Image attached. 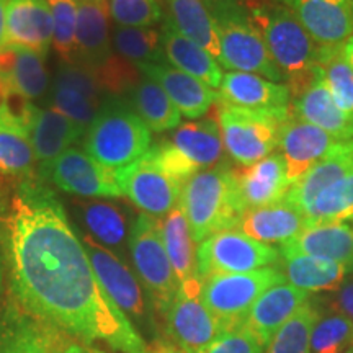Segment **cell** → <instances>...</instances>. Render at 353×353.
Segmentation results:
<instances>
[{
  "instance_id": "obj_1",
  "label": "cell",
  "mask_w": 353,
  "mask_h": 353,
  "mask_svg": "<svg viewBox=\"0 0 353 353\" xmlns=\"http://www.w3.org/2000/svg\"><path fill=\"white\" fill-rule=\"evenodd\" d=\"M7 294L81 341L121 353L148 347L100 281L59 196L39 175L0 187Z\"/></svg>"
},
{
  "instance_id": "obj_2",
  "label": "cell",
  "mask_w": 353,
  "mask_h": 353,
  "mask_svg": "<svg viewBox=\"0 0 353 353\" xmlns=\"http://www.w3.org/2000/svg\"><path fill=\"white\" fill-rule=\"evenodd\" d=\"M249 15L276 68L283 74L291 99L304 90L319 72L321 48L309 37L294 13L276 2H254Z\"/></svg>"
},
{
  "instance_id": "obj_3",
  "label": "cell",
  "mask_w": 353,
  "mask_h": 353,
  "mask_svg": "<svg viewBox=\"0 0 353 353\" xmlns=\"http://www.w3.org/2000/svg\"><path fill=\"white\" fill-rule=\"evenodd\" d=\"M151 132L125 97L107 94L83 136V151L108 169L123 170L151 149Z\"/></svg>"
},
{
  "instance_id": "obj_4",
  "label": "cell",
  "mask_w": 353,
  "mask_h": 353,
  "mask_svg": "<svg viewBox=\"0 0 353 353\" xmlns=\"http://www.w3.org/2000/svg\"><path fill=\"white\" fill-rule=\"evenodd\" d=\"M179 205L196 244L216 232L237 229L242 210L236 192V169L216 165L198 172L183 183Z\"/></svg>"
},
{
  "instance_id": "obj_5",
  "label": "cell",
  "mask_w": 353,
  "mask_h": 353,
  "mask_svg": "<svg viewBox=\"0 0 353 353\" xmlns=\"http://www.w3.org/2000/svg\"><path fill=\"white\" fill-rule=\"evenodd\" d=\"M206 3L218 33L221 65L228 69V72L257 74L267 81L283 82V74L272 59L249 10L236 0H214Z\"/></svg>"
},
{
  "instance_id": "obj_6",
  "label": "cell",
  "mask_w": 353,
  "mask_h": 353,
  "mask_svg": "<svg viewBox=\"0 0 353 353\" xmlns=\"http://www.w3.org/2000/svg\"><path fill=\"white\" fill-rule=\"evenodd\" d=\"M290 110H249L218 101V121L224 151L234 162L249 167L278 148L280 131Z\"/></svg>"
},
{
  "instance_id": "obj_7",
  "label": "cell",
  "mask_w": 353,
  "mask_h": 353,
  "mask_svg": "<svg viewBox=\"0 0 353 353\" xmlns=\"http://www.w3.org/2000/svg\"><path fill=\"white\" fill-rule=\"evenodd\" d=\"M145 154L165 174L185 183L198 172L219 165L224 145L218 121L205 118L183 123Z\"/></svg>"
},
{
  "instance_id": "obj_8",
  "label": "cell",
  "mask_w": 353,
  "mask_h": 353,
  "mask_svg": "<svg viewBox=\"0 0 353 353\" xmlns=\"http://www.w3.org/2000/svg\"><path fill=\"white\" fill-rule=\"evenodd\" d=\"M0 353H105L100 347L38 319L12 296L0 304Z\"/></svg>"
},
{
  "instance_id": "obj_9",
  "label": "cell",
  "mask_w": 353,
  "mask_h": 353,
  "mask_svg": "<svg viewBox=\"0 0 353 353\" xmlns=\"http://www.w3.org/2000/svg\"><path fill=\"white\" fill-rule=\"evenodd\" d=\"M203 304L226 330L244 324L254 303L272 286L285 283L276 267H265L249 273L213 275L201 280Z\"/></svg>"
},
{
  "instance_id": "obj_10",
  "label": "cell",
  "mask_w": 353,
  "mask_h": 353,
  "mask_svg": "<svg viewBox=\"0 0 353 353\" xmlns=\"http://www.w3.org/2000/svg\"><path fill=\"white\" fill-rule=\"evenodd\" d=\"M128 247L136 275L149 291L152 303L164 314L179 291V280L165 252L161 219L144 213L136 216Z\"/></svg>"
},
{
  "instance_id": "obj_11",
  "label": "cell",
  "mask_w": 353,
  "mask_h": 353,
  "mask_svg": "<svg viewBox=\"0 0 353 353\" xmlns=\"http://www.w3.org/2000/svg\"><path fill=\"white\" fill-rule=\"evenodd\" d=\"M198 275L201 280L213 275L249 273L272 267L280 259V250L263 244L237 229L216 232L198 245Z\"/></svg>"
},
{
  "instance_id": "obj_12",
  "label": "cell",
  "mask_w": 353,
  "mask_h": 353,
  "mask_svg": "<svg viewBox=\"0 0 353 353\" xmlns=\"http://www.w3.org/2000/svg\"><path fill=\"white\" fill-rule=\"evenodd\" d=\"M44 182H51L61 192L81 198H107L117 200L123 196L118 170L99 164L81 148H69L51 164L38 169Z\"/></svg>"
},
{
  "instance_id": "obj_13",
  "label": "cell",
  "mask_w": 353,
  "mask_h": 353,
  "mask_svg": "<svg viewBox=\"0 0 353 353\" xmlns=\"http://www.w3.org/2000/svg\"><path fill=\"white\" fill-rule=\"evenodd\" d=\"M201 280L179 286L174 301L164 312L170 342L183 353H198L216 341L226 329L203 304Z\"/></svg>"
},
{
  "instance_id": "obj_14",
  "label": "cell",
  "mask_w": 353,
  "mask_h": 353,
  "mask_svg": "<svg viewBox=\"0 0 353 353\" xmlns=\"http://www.w3.org/2000/svg\"><path fill=\"white\" fill-rule=\"evenodd\" d=\"M107 95L95 74L77 63L61 61L50 83V108L87 132Z\"/></svg>"
},
{
  "instance_id": "obj_15",
  "label": "cell",
  "mask_w": 353,
  "mask_h": 353,
  "mask_svg": "<svg viewBox=\"0 0 353 353\" xmlns=\"http://www.w3.org/2000/svg\"><path fill=\"white\" fill-rule=\"evenodd\" d=\"M82 244L85 247L92 268H94L97 280L101 288L108 294V298L121 309V312L134 322H145L151 317L148 299L138 275L128 267L125 260L107 247L100 245L87 234H79Z\"/></svg>"
},
{
  "instance_id": "obj_16",
  "label": "cell",
  "mask_w": 353,
  "mask_h": 353,
  "mask_svg": "<svg viewBox=\"0 0 353 353\" xmlns=\"http://www.w3.org/2000/svg\"><path fill=\"white\" fill-rule=\"evenodd\" d=\"M118 179L123 196L144 214L161 219L179 206L183 183L154 164L148 154L126 169L118 170Z\"/></svg>"
},
{
  "instance_id": "obj_17",
  "label": "cell",
  "mask_w": 353,
  "mask_h": 353,
  "mask_svg": "<svg viewBox=\"0 0 353 353\" xmlns=\"http://www.w3.org/2000/svg\"><path fill=\"white\" fill-rule=\"evenodd\" d=\"M294 13L321 50L343 48L353 38L350 0H272Z\"/></svg>"
},
{
  "instance_id": "obj_18",
  "label": "cell",
  "mask_w": 353,
  "mask_h": 353,
  "mask_svg": "<svg viewBox=\"0 0 353 353\" xmlns=\"http://www.w3.org/2000/svg\"><path fill=\"white\" fill-rule=\"evenodd\" d=\"M50 92L46 56L21 46L6 44L0 50V100L34 103Z\"/></svg>"
},
{
  "instance_id": "obj_19",
  "label": "cell",
  "mask_w": 353,
  "mask_h": 353,
  "mask_svg": "<svg viewBox=\"0 0 353 353\" xmlns=\"http://www.w3.org/2000/svg\"><path fill=\"white\" fill-rule=\"evenodd\" d=\"M70 208L85 231L83 234L123 259L134 224L125 205L107 198H83L70 201Z\"/></svg>"
},
{
  "instance_id": "obj_20",
  "label": "cell",
  "mask_w": 353,
  "mask_h": 353,
  "mask_svg": "<svg viewBox=\"0 0 353 353\" xmlns=\"http://www.w3.org/2000/svg\"><path fill=\"white\" fill-rule=\"evenodd\" d=\"M25 100L0 101V175L8 179L34 176L37 157L26 123Z\"/></svg>"
},
{
  "instance_id": "obj_21",
  "label": "cell",
  "mask_w": 353,
  "mask_h": 353,
  "mask_svg": "<svg viewBox=\"0 0 353 353\" xmlns=\"http://www.w3.org/2000/svg\"><path fill=\"white\" fill-rule=\"evenodd\" d=\"M339 141L341 139H335L321 128L290 114L288 120L281 126L280 139H278L290 187L296 183L303 175H306Z\"/></svg>"
},
{
  "instance_id": "obj_22",
  "label": "cell",
  "mask_w": 353,
  "mask_h": 353,
  "mask_svg": "<svg viewBox=\"0 0 353 353\" xmlns=\"http://www.w3.org/2000/svg\"><path fill=\"white\" fill-rule=\"evenodd\" d=\"M76 63L97 74L117 54L112 44L108 0H77Z\"/></svg>"
},
{
  "instance_id": "obj_23",
  "label": "cell",
  "mask_w": 353,
  "mask_h": 353,
  "mask_svg": "<svg viewBox=\"0 0 353 353\" xmlns=\"http://www.w3.org/2000/svg\"><path fill=\"white\" fill-rule=\"evenodd\" d=\"M307 301V291L294 288L290 283L275 285L254 303L241 327L252 335L260 345L267 347L278 329L296 314Z\"/></svg>"
},
{
  "instance_id": "obj_24",
  "label": "cell",
  "mask_w": 353,
  "mask_h": 353,
  "mask_svg": "<svg viewBox=\"0 0 353 353\" xmlns=\"http://www.w3.org/2000/svg\"><path fill=\"white\" fill-rule=\"evenodd\" d=\"M288 188L285 161L280 154H270L252 165L236 169V192L242 214L283 201Z\"/></svg>"
},
{
  "instance_id": "obj_25",
  "label": "cell",
  "mask_w": 353,
  "mask_h": 353,
  "mask_svg": "<svg viewBox=\"0 0 353 353\" xmlns=\"http://www.w3.org/2000/svg\"><path fill=\"white\" fill-rule=\"evenodd\" d=\"M136 69L144 77L159 83L176 110L182 113V117L188 120L201 118L203 114L208 113L214 101H218V94L213 88L182 70L175 69L169 63L141 64L136 65Z\"/></svg>"
},
{
  "instance_id": "obj_26",
  "label": "cell",
  "mask_w": 353,
  "mask_h": 353,
  "mask_svg": "<svg viewBox=\"0 0 353 353\" xmlns=\"http://www.w3.org/2000/svg\"><path fill=\"white\" fill-rule=\"evenodd\" d=\"M26 123L38 169L51 164L85 136V132L63 114L51 108L38 107L32 101L26 103Z\"/></svg>"
},
{
  "instance_id": "obj_27",
  "label": "cell",
  "mask_w": 353,
  "mask_h": 353,
  "mask_svg": "<svg viewBox=\"0 0 353 353\" xmlns=\"http://www.w3.org/2000/svg\"><path fill=\"white\" fill-rule=\"evenodd\" d=\"M280 254H298L345 265L353 273V223L307 224L280 245Z\"/></svg>"
},
{
  "instance_id": "obj_28",
  "label": "cell",
  "mask_w": 353,
  "mask_h": 353,
  "mask_svg": "<svg viewBox=\"0 0 353 353\" xmlns=\"http://www.w3.org/2000/svg\"><path fill=\"white\" fill-rule=\"evenodd\" d=\"M6 44L48 56L52 43V17L48 0H8Z\"/></svg>"
},
{
  "instance_id": "obj_29",
  "label": "cell",
  "mask_w": 353,
  "mask_h": 353,
  "mask_svg": "<svg viewBox=\"0 0 353 353\" xmlns=\"http://www.w3.org/2000/svg\"><path fill=\"white\" fill-rule=\"evenodd\" d=\"M218 101L249 110H290L291 94L286 83L229 70L221 81Z\"/></svg>"
},
{
  "instance_id": "obj_30",
  "label": "cell",
  "mask_w": 353,
  "mask_h": 353,
  "mask_svg": "<svg viewBox=\"0 0 353 353\" xmlns=\"http://www.w3.org/2000/svg\"><path fill=\"white\" fill-rule=\"evenodd\" d=\"M306 226L307 219L301 210L288 201H278L245 211L237 224V231L263 244L283 245Z\"/></svg>"
},
{
  "instance_id": "obj_31",
  "label": "cell",
  "mask_w": 353,
  "mask_h": 353,
  "mask_svg": "<svg viewBox=\"0 0 353 353\" xmlns=\"http://www.w3.org/2000/svg\"><path fill=\"white\" fill-rule=\"evenodd\" d=\"M353 175V139L339 141L317 164L288 188L285 200L304 211L324 188Z\"/></svg>"
},
{
  "instance_id": "obj_32",
  "label": "cell",
  "mask_w": 353,
  "mask_h": 353,
  "mask_svg": "<svg viewBox=\"0 0 353 353\" xmlns=\"http://www.w3.org/2000/svg\"><path fill=\"white\" fill-rule=\"evenodd\" d=\"M291 100H293L291 101L293 117L321 128L335 139H353V120L345 117L334 103L322 77L321 68L314 81Z\"/></svg>"
},
{
  "instance_id": "obj_33",
  "label": "cell",
  "mask_w": 353,
  "mask_h": 353,
  "mask_svg": "<svg viewBox=\"0 0 353 353\" xmlns=\"http://www.w3.org/2000/svg\"><path fill=\"white\" fill-rule=\"evenodd\" d=\"M161 37L167 63L206 83L210 88H219L224 76L223 69L205 48L183 37L165 17L162 20Z\"/></svg>"
},
{
  "instance_id": "obj_34",
  "label": "cell",
  "mask_w": 353,
  "mask_h": 353,
  "mask_svg": "<svg viewBox=\"0 0 353 353\" xmlns=\"http://www.w3.org/2000/svg\"><path fill=\"white\" fill-rule=\"evenodd\" d=\"M278 270L290 285L303 291H332L343 283L350 270L330 260L298 254H280Z\"/></svg>"
},
{
  "instance_id": "obj_35",
  "label": "cell",
  "mask_w": 353,
  "mask_h": 353,
  "mask_svg": "<svg viewBox=\"0 0 353 353\" xmlns=\"http://www.w3.org/2000/svg\"><path fill=\"white\" fill-rule=\"evenodd\" d=\"M161 232L179 286L198 280L200 275H198L196 242L193 241L188 221L180 205L161 219Z\"/></svg>"
},
{
  "instance_id": "obj_36",
  "label": "cell",
  "mask_w": 353,
  "mask_h": 353,
  "mask_svg": "<svg viewBox=\"0 0 353 353\" xmlns=\"http://www.w3.org/2000/svg\"><path fill=\"white\" fill-rule=\"evenodd\" d=\"M165 19L187 37L205 48L221 64V51L214 19L206 0H164Z\"/></svg>"
},
{
  "instance_id": "obj_37",
  "label": "cell",
  "mask_w": 353,
  "mask_h": 353,
  "mask_svg": "<svg viewBox=\"0 0 353 353\" xmlns=\"http://www.w3.org/2000/svg\"><path fill=\"white\" fill-rule=\"evenodd\" d=\"M131 108L154 132L174 131L182 125V113L176 110L172 100L162 90V87L151 79L144 77L134 83V87L125 95Z\"/></svg>"
},
{
  "instance_id": "obj_38",
  "label": "cell",
  "mask_w": 353,
  "mask_h": 353,
  "mask_svg": "<svg viewBox=\"0 0 353 353\" xmlns=\"http://www.w3.org/2000/svg\"><path fill=\"white\" fill-rule=\"evenodd\" d=\"M112 44L118 56L132 65L167 63L161 32L156 28L113 26Z\"/></svg>"
},
{
  "instance_id": "obj_39",
  "label": "cell",
  "mask_w": 353,
  "mask_h": 353,
  "mask_svg": "<svg viewBox=\"0 0 353 353\" xmlns=\"http://www.w3.org/2000/svg\"><path fill=\"white\" fill-rule=\"evenodd\" d=\"M303 213L307 224L353 223V175L322 190Z\"/></svg>"
},
{
  "instance_id": "obj_40",
  "label": "cell",
  "mask_w": 353,
  "mask_h": 353,
  "mask_svg": "<svg viewBox=\"0 0 353 353\" xmlns=\"http://www.w3.org/2000/svg\"><path fill=\"white\" fill-rule=\"evenodd\" d=\"M319 68L334 103L353 120V69L345 59L343 48L321 50Z\"/></svg>"
},
{
  "instance_id": "obj_41",
  "label": "cell",
  "mask_w": 353,
  "mask_h": 353,
  "mask_svg": "<svg viewBox=\"0 0 353 353\" xmlns=\"http://www.w3.org/2000/svg\"><path fill=\"white\" fill-rule=\"evenodd\" d=\"M321 312L309 299L288 322H285L268 343L267 353H311L312 327Z\"/></svg>"
},
{
  "instance_id": "obj_42",
  "label": "cell",
  "mask_w": 353,
  "mask_h": 353,
  "mask_svg": "<svg viewBox=\"0 0 353 353\" xmlns=\"http://www.w3.org/2000/svg\"><path fill=\"white\" fill-rule=\"evenodd\" d=\"M52 17L51 46L63 63H76L77 50V0H48Z\"/></svg>"
},
{
  "instance_id": "obj_43",
  "label": "cell",
  "mask_w": 353,
  "mask_h": 353,
  "mask_svg": "<svg viewBox=\"0 0 353 353\" xmlns=\"http://www.w3.org/2000/svg\"><path fill=\"white\" fill-rule=\"evenodd\" d=\"M353 348V321L341 312L319 316L311 334V353H342Z\"/></svg>"
},
{
  "instance_id": "obj_44",
  "label": "cell",
  "mask_w": 353,
  "mask_h": 353,
  "mask_svg": "<svg viewBox=\"0 0 353 353\" xmlns=\"http://www.w3.org/2000/svg\"><path fill=\"white\" fill-rule=\"evenodd\" d=\"M110 19L117 26L154 28L164 20L159 0H108Z\"/></svg>"
},
{
  "instance_id": "obj_45",
  "label": "cell",
  "mask_w": 353,
  "mask_h": 353,
  "mask_svg": "<svg viewBox=\"0 0 353 353\" xmlns=\"http://www.w3.org/2000/svg\"><path fill=\"white\" fill-rule=\"evenodd\" d=\"M265 347L242 327L226 330L198 353H265Z\"/></svg>"
},
{
  "instance_id": "obj_46",
  "label": "cell",
  "mask_w": 353,
  "mask_h": 353,
  "mask_svg": "<svg viewBox=\"0 0 353 353\" xmlns=\"http://www.w3.org/2000/svg\"><path fill=\"white\" fill-rule=\"evenodd\" d=\"M332 307L337 309V312L347 316L353 321V278H347L343 283L335 290L332 298Z\"/></svg>"
},
{
  "instance_id": "obj_47",
  "label": "cell",
  "mask_w": 353,
  "mask_h": 353,
  "mask_svg": "<svg viewBox=\"0 0 353 353\" xmlns=\"http://www.w3.org/2000/svg\"><path fill=\"white\" fill-rule=\"evenodd\" d=\"M7 2L8 0H0V50L6 46V15H7Z\"/></svg>"
},
{
  "instance_id": "obj_48",
  "label": "cell",
  "mask_w": 353,
  "mask_h": 353,
  "mask_svg": "<svg viewBox=\"0 0 353 353\" xmlns=\"http://www.w3.org/2000/svg\"><path fill=\"white\" fill-rule=\"evenodd\" d=\"M7 296V276H6V263H3V254L0 249V304Z\"/></svg>"
},
{
  "instance_id": "obj_49",
  "label": "cell",
  "mask_w": 353,
  "mask_h": 353,
  "mask_svg": "<svg viewBox=\"0 0 353 353\" xmlns=\"http://www.w3.org/2000/svg\"><path fill=\"white\" fill-rule=\"evenodd\" d=\"M343 54H345V59L348 61V64H350L353 69V38L348 39L345 46H343Z\"/></svg>"
},
{
  "instance_id": "obj_50",
  "label": "cell",
  "mask_w": 353,
  "mask_h": 353,
  "mask_svg": "<svg viewBox=\"0 0 353 353\" xmlns=\"http://www.w3.org/2000/svg\"><path fill=\"white\" fill-rule=\"evenodd\" d=\"M350 6H352V17H353V0H350Z\"/></svg>"
},
{
  "instance_id": "obj_51",
  "label": "cell",
  "mask_w": 353,
  "mask_h": 353,
  "mask_svg": "<svg viewBox=\"0 0 353 353\" xmlns=\"http://www.w3.org/2000/svg\"><path fill=\"white\" fill-rule=\"evenodd\" d=\"M343 353H353V348H350V350H347V352H343Z\"/></svg>"
},
{
  "instance_id": "obj_52",
  "label": "cell",
  "mask_w": 353,
  "mask_h": 353,
  "mask_svg": "<svg viewBox=\"0 0 353 353\" xmlns=\"http://www.w3.org/2000/svg\"><path fill=\"white\" fill-rule=\"evenodd\" d=\"M206 2H214V0H206Z\"/></svg>"
},
{
  "instance_id": "obj_53",
  "label": "cell",
  "mask_w": 353,
  "mask_h": 353,
  "mask_svg": "<svg viewBox=\"0 0 353 353\" xmlns=\"http://www.w3.org/2000/svg\"><path fill=\"white\" fill-rule=\"evenodd\" d=\"M0 101H2V100H0Z\"/></svg>"
}]
</instances>
